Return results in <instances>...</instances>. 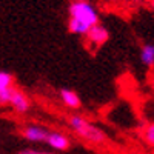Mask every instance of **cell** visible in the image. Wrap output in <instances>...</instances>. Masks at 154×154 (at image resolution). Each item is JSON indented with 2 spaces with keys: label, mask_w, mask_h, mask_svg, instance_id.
<instances>
[{
  "label": "cell",
  "mask_w": 154,
  "mask_h": 154,
  "mask_svg": "<svg viewBox=\"0 0 154 154\" xmlns=\"http://www.w3.org/2000/svg\"><path fill=\"white\" fill-rule=\"evenodd\" d=\"M60 99L68 108L71 109H77L80 106V99L72 89H62L60 91Z\"/></svg>",
  "instance_id": "52a82bcc"
},
{
  "label": "cell",
  "mask_w": 154,
  "mask_h": 154,
  "mask_svg": "<svg viewBox=\"0 0 154 154\" xmlns=\"http://www.w3.org/2000/svg\"><path fill=\"white\" fill-rule=\"evenodd\" d=\"M68 123H69V128L74 131V134L82 137L86 142L93 143V145H105L106 134L102 131L97 125L91 123L86 117H83V116H80V114L69 116Z\"/></svg>",
  "instance_id": "6da1fadb"
},
{
  "label": "cell",
  "mask_w": 154,
  "mask_h": 154,
  "mask_svg": "<svg viewBox=\"0 0 154 154\" xmlns=\"http://www.w3.org/2000/svg\"><path fill=\"white\" fill-rule=\"evenodd\" d=\"M143 139L149 146L154 148V123H148L143 128Z\"/></svg>",
  "instance_id": "30bf717a"
},
{
  "label": "cell",
  "mask_w": 154,
  "mask_h": 154,
  "mask_svg": "<svg viewBox=\"0 0 154 154\" xmlns=\"http://www.w3.org/2000/svg\"><path fill=\"white\" fill-rule=\"evenodd\" d=\"M9 105L14 108V111H17V112H26L29 109V99L26 97V94H25L23 91L14 88Z\"/></svg>",
  "instance_id": "8992f818"
},
{
  "label": "cell",
  "mask_w": 154,
  "mask_h": 154,
  "mask_svg": "<svg viewBox=\"0 0 154 154\" xmlns=\"http://www.w3.org/2000/svg\"><path fill=\"white\" fill-rule=\"evenodd\" d=\"M86 38H88V42L91 45L100 46V45H103L108 40V31H106V28H103L102 25L97 23V25H94V26H91V29L88 31Z\"/></svg>",
  "instance_id": "277c9868"
},
{
  "label": "cell",
  "mask_w": 154,
  "mask_h": 154,
  "mask_svg": "<svg viewBox=\"0 0 154 154\" xmlns=\"http://www.w3.org/2000/svg\"><path fill=\"white\" fill-rule=\"evenodd\" d=\"M74 2H77V0H74Z\"/></svg>",
  "instance_id": "9a60e30c"
},
{
  "label": "cell",
  "mask_w": 154,
  "mask_h": 154,
  "mask_svg": "<svg viewBox=\"0 0 154 154\" xmlns=\"http://www.w3.org/2000/svg\"><path fill=\"white\" fill-rule=\"evenodd\" d=\"M46 143L56 151H65L69 148V139L60 131H49Z\"/></svg>",
  "instance_id": "3957f363"
},
{
  "label": "cell",
  "mask_w": 154,
  "mask_h": 154,
  "mask_svg": "<svg viewBox=\"0 0 154 154\" xmlns=\"http://www.w3.org/2000/svg\"><path fill=\"white\" fill-rule=\"evenodd\" d=\"M49 131L46 128L42 126H35V125H29L23 130V137L29 140V142H46Z\"/></svg>",
  "instance_id": "5b68a950"
},
{
  "label": "cell",
  "mask_w": 154,
  "mask_h": 154,
  "mask_svg": "<svg viewBox=\"0 0 154 154\" xmlns=\"http://www.w3.org/2000/svg\"><path fill=\"white\" fill-rule=\"evenodd\" d=\"M151 5H152V8H154V0H151Z\"/></svg>",
  "instance_id": "5bb4252c"
},
{
  "label": "cell",
  "mask_w": 154,
  "mask_h": 154,
  "mask_svg": "<svg viewBox=\"0 0 154 154\" xmlns=\"http://www.w3.org/2000/svg\"><path fill=\"white\" fill-rule=\"evenodd\" d=\"M69 16H71V19L83 22L85 25H88V26H94V25H97V22H99L97 11L93 8L91 3L85 2V0H77V2L71 3Z\"/></svg>",
  "instance_id": "7a4b0ae2"
},
{
  "label": "cell",
  "mask_w": 154,
  "mask_h": 154,
  "mask_svg": "<svg viewBox=\"0 0 154 154\" xmlns=\"http://www.w3.org/2000/svg\"><path fill=\"white\" fill-rule=\"evenodd\" d=\"M140 60L148 66L154 65V45L152 43H146L142 46V49H140Z\"/></svg>",
  "instance_id": "ba28073f"
},
{
  "label": "cell",
  "mask_w": 154,
  "mask_h": 154,
  "mask_svg": "<svg viewBox=\"0 0 154 154\" xmlns=\"http://www.w3.org/2000/svg\"><path fill=\"white\" fill-rule=\"evenodd\" d=\"M19 154H54V152H45V151H37V149H25Z\"/></svg>",
  "instance_id": "4fadbf2b"
},
{
  "label": "cell",
  "mask_w": 154,
  "mask_h": 154,
  "mask_svg": "<svg viewBox=\"0 0 154 154\" xmlns=\"http://www.w3.org/2000/svg\"><path fill=\"white\" fill-rule=\"evenodd\" d=\"M12 86V75L0 71V89H8Z\"/></svg>",
  "instance_id": "8fae6325"
},
{
  "label": "cell",
  "mask_w": 154,
  "mask_h": 154,
  "mask_svg": "<svg viewBox=\"0 0 154 154\" xmlns=\"http://www.w3.org/2000/svg\"><path fill=\"white\" fill-rule=\"evenodd\" d=\"M12 91L14 88H8V89H0V106L2 105H8L11 102V97H12Z\"/></svg>",
  "instance_id": "7c38bea8"
},
{
  "label": "cell",
  "mask_w": 154,
  "mask_h": 154,
  "mask_svg": "<svg viewBox=\"0 0 154 154\" xmlns=\"http://www.w3.org/2000/svg\"><path fill=\"white\" fill-rule=\"evenodd\" d=\"M68 28L72 34H77V35H86L88 31L91 29V26H88V25H85L83 22H79L75 19H69Z\"/></svg>",
  "instance_id": "9c48e42d"
}]
</instances>
